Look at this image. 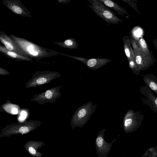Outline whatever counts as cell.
I'll use <instances>...</instances> for the list:
<instances>
[{
  "label": "cell",
  "instance_id": "2e32d148",
  "mask_svg": "<svg viewBox=\"0 0 157 157\" xmlns=\"http://www.w3.org/2000/svg\"><path fill=\"white\" fill-rule=\"evenodd\" d=\"M144 82L151 90L157 94V78L152 74L143 75Z\"/></svg>",
  "mask_w": 157,
  "mask_h": 157
},
{
  "label": "cell",
  "instance_id": "30bf717a",
  "mask_svg": "<svg viewBox=\"0 0 157 157\" xmlns=\"http://www.w3.org/2000/svg\"><path fill=\"white\" fill-rule=\"evenodd\" d=\"M2 3L12 12L20 16L32 17V13L20 0H3Z\"/></svg>",
  "mask_w": 157,
  "mask_h": 157
},
{
  "label": "cell",
  "instance_id": "3957f363",
  "mask_svg": "<svg viewBox=\"0 0 157 157\" xmlns=\"http://www.w3.org/2000/svg\"><path fill=\"white\" fill-rule=\"evenodd\" d=\"M97 105H93L92 102L90 101L79 106L72 116L71 120V128H82L95 112Z\"/></svg>",
  "mask_w": 157,
  "mask_h": 157
},
{
  "label": "cell",
  "instance_id": "9a60e30c",
  "mask_svg": "<svg viewBox=\"0 0 157 157\" xmlns=\"http://www.w3.org/2000/svg\"><path fill=\"white\" fill-rule=\"evenodd\" d=\"M51 42L60 47L69 49H77L78 46L75 39L72 37L67 39L63 41L55 42L52 41Z\"/></svg>",
  "mask_w": 157,
  "mask_h": 157
},
{
  "label": "cell",
  "instance_id": "6da1fadb",
  "mask_svg": "<svg viewBox=\"0 0 157 157\" xmlns=\"http://www.w3.org/2000/svg\"><path fill=\"white\" fill-rule=\"evenodd\" d=\"M10 36L26 55L32 59L40 60L58 54L57 52L39 46L23 38L12 34Z\"/></svg>",
  "mask_w": 157,
  "mask_h": 157
},
{
  "label": "cell",
  "instance_id": "9c48e42d",
  "mask_svg": "<svg viewBox=\"0 0 157 157\" xmlns=\"http://www.w3.org/2000/svg\"><path fill=\"white\" fill-rule=\"evenodd\" d=\"M58 54L66 56L81 61L89 69L92 70H97L112 61L109 59L86 58L67 55L60 52H58Z\"/></svg>",
  "mask_w": 157,
  "mask_h": 157
},
{
  "label": "cell",
  "instance_id": "cb8c5ba5",
  "mask_svg": "<svg viewBox=\"0 0 157 157\" xmlns=\"http://www.w3.org/2000/svg\"></svg>",
  "mask_w": 157,
  "mask_h": 157
},
{
  "label": "cell",
  "instance_id": "603a6c76",
  "mask_svg": "<svg viewBox=\"0 0 157 157\" xmlns=\"http://www.w3.org/2000/svg\"><path fill=\"white\" fill-rule=\"evenodd\" d=\"M59 3H69L70 0H57Z\"/></svg>",
  "mask_w": 157,
  "mask_h": 157
},
{
  "label": "cell",
  "instance_id": "52a82bcc",
  "mask_svg": "<svg viewBox=\"0 0 157 157\" xmlns=\"http://www.w3.org/2000/svg\"><path fill=\"white\" fill-rule=\"evenodd\" d=\"M62 86L60 85L52 87L44 92L34 95L30 100L42 105L48 103H55L56 100L61 96L60 90Z\"/></svg>",
  "mask_w": 157,
  "mask_h": 157
},
{
  "label": "cell",
  "instance_id": "4fadbf2b",
  "mask_svg": "<svg viewBox=\"0 0 157 157\" xmlns=\"http://www.w3.org/2000/svg\"><path fill=\"white\" fill-rule=\"evenodd\" d=\"M44 145L45 142L43 141L31 140L26 142L23 147L32 156L42 157L43 154L37 150Z\"/></svg>",
  "mask_w": 157,
  "mask_h": 157
},
{
  "label": "cell",
  "instance_id": "277c9868",
  "mask_svg": "<svg viewBox=\"0 0 157 157\" xmlns=\"http://www.w3.org/2000/svg\"><path fill=\"white\" fill-rule=\"evenodd\" d=\"M92 10L101 18L109 24L118 25L122 21L116 15L115 12L98 0H88Z\"/></svg>",
  "mask_w": 157,
  "mask_h": 157
},
{
  "label": "cell",
  "instance_id": "8992f818",
  "mask_svg": "<svg viewBox=\"0 0 157 157\" xmlns=\"http://www.w3.org/2000/svg\"><path fill=\"white\" fill-rule=\"evenodd\" d=\"M143 119V115L140 111L135 112L132 109H129L123 119L124 131L126 133H130L137 130Z\"/></svg>",
  "mask_w": 157,
  "mask_h": 157
},
{
  "label": "cell",
  "instance_id": "7c38bea8",
  "mask_svg": "<svg viewBox=\"0 0 157 157\" xmlns=\"http://www.w3.org/2000/svg\"><path fill=\"white\" fill-rule=\"evenodd\" d=\"M0 40L8 50L16 52L25 56H29L21 50L10 36L3 32H0Z\"/></svg>",
  "mask_w": 157,
  "mask_h": 157
},
{
  "label": "cell",
  "instance_id": "7a4b0ae2",
  "mask_svg": "<svg viewBox=\"0 0 157 157\" xmlns=\"http://www.w3.org/2000/svg\"><path fill=\"white\" fill-rule=\"evenodd\" d=\"M41 124L40 121L30 120L7 125L1 129L0 138L19 134H27L36 129Z\"/></svg>",
  "mask_w": 157,
  "mask_h": 157
},
{
  "label": "cell",
  "instance_id": "e0dca14e",
  "mask_svg": "<svg viewBox=\"0 0 157 157\" xmlns=\"http://www.w3.org/2000/svg\"><path fill=\"white\" fill-rule=\"evenodd\" d=\"M99 2L111 10H114L117 14L123 15L125 12V10L116 2L111 0H98Z\"/></svg>",
  "mask_w": 157,
  "mask_h": 157
},
{
  "label": "cell",
  "instance_id": "5bb4252c",
  "mask_svg": "<svg viewBox=\"0 0 157 157\" xmlns=\"http://www.w3.org/2000/svg\"><path fill=\"white\" fill-rule=\"evenodd\" d=\"M0 52L9 58L18 61H30L32 60V58L30 57L25 56L16 52L9 51L4 45H0Z\"/></svg>",
  "mask_w": 157,
  "mask_h": 157
},
{
  "label": "cell",
  "instance_id": "7402d4cb",
  "mask_svg": "<svg viewBox=\"0 0 157 157\" xmlns=\"http://www.w3.org/2000/svg\"><path fill=\"white\" fill-rule=\"evenodd\" d=\"M17 107H14L11 110L12 113L13 114H16L18 113V111L17 108Z\"/></svg>",
  "mask_w": 157,
  "mask_h": 157
},
{
  "label": "cell",
  "instance_id": "ba28073f",
  "mask_svg": "<svg viewBox=\"0 0 157 157\" xmlns=\"http://www.w3.org/2000/svg\"><path fill=\"white\" fill-rule=\"evenodd\" d=\"M105 128L100 131L95 139V148L98 157H107L111 151L113 144L116 140L114 138L111 142H106L105 139Z\"/></svg>",
  "mask_w": 157,
  "mask_h": 157
},
{
  "label": "cell",
  "instance_id": "d6986e66",
  "mask_svg": "<svg viewBox=\"0 0 157 157\" xmlns=\"http://www.w3.org/2000/svg\"><path fill=\"white\" fill-rule=\"evenodd\" d=\"M10 74V73L4 68L0 67V74L1 75H8Z\"/></svg>",
  "mask_w": 157,
  "mask_h": 157
},
{
  "label": "cell",
  "instance_id": "ffe728a7",
  "mask_svg": "<svg viewBox=\"0 0 157 157\" xmlns=\"http://www.w3.org/2000/svg\"><path fill=\"white\" fill-rule=\"evenodd\" d=\"M141 45L143 48H146L147 46V44L145 40L143 39H141L140 40Z\"/></svg>",
  "mask_w": 157,
  "mask_h": 157
},
{
  "label": "cell",
  "instance_id": "8fae6325",
  "mask_svg": "<svg viewBox=\"0 0 157 157\" xmlns=\"http://www.w3.org/2000/svg\"><path fill=\"white\" fill-rule=\"evenodd\" d=\"M140 90L144 96L141 97L143 103L152 111L157 113V97L154 95L152 90L147 86H141Z\"/></svg>",
  "mask_w": 157,
  "mask_h": 157
},
{
  "label": "cell",
  "instance_id": "44dd1931",
  "mask_svg": "<svg viewBox=\"0 0 157 157\" xmlns=\"http://www.w3.org/2000/svg\"><path fill=\"white\" fill-rule=\"evenodd\" d=\"M136 61L138 65H141L142 62V58L141 56H137L136 58Z\"/></svg>",
  "mask_w": 157,
  "mask_h": 157
},
{
  "label": "cell",
  "instance_id": "5b68a950",
  "mask_svg": "<svg viewBox=\"0 0 157 157\" xmlns=\"http://www.w3.org/2000/svg\"><path fill=\"white\" fill-rule=\"evenodd\" d=\"M61 75L59 72L50 71H37L26 84L25 87H36L50 83L51 81L59 78Z\"/></svg>",
  "mask_w": 157,
  "mask_h": 157
},
{
  "label": "cell",
  "instance_id": "ac0fdd59",
  "mask_svg": "<svg viewBox=\"0 0 157 157\" xmlns=\"http://www.w3.org/2000/svg\"><path fill=\"white\" fill-rule=\"evenodd\" d=\"M27 113L25 111H22L21 113V116L19 117L18 119L21 121H22L25 119L27 117Z\"/></svg>",
  "mask_w": 157,
  "mask_h": 157
}]
</instances>
